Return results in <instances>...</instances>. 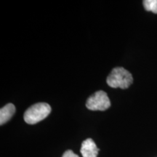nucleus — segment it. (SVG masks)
<instances>
[{
	"instance_id": "1",
	"label": "nucleus",
	"mask_w": 157,
	"mask_h": 157,
	"mask_svg": "<svg viewBox=\"0 0 157 157\" xmlns=\"http://www.w3.org/2000/svg\"><path fill=\"white\" fill-rule=\"evenodd\" d=\"M106 82L113 88L127 89L133 82L132 74L123 67L114 68L107 77Z\"/></svg>"
},
{
	"instance_id": "2",
	"label": "nucleus",
	"mask_w": 157,
	"mask_h": 157,
	"mask_svg": "<svg viewBox=\"0 0 157 157\" xmlns=\"http://www.w3.org/2000/svg\"><path fill=\"white\" fill-rule=\"evenodd\" d=\"M51 112V107L46 103H38L29 108L24 113V120L29 124H35L42 121Z\"/></svg>"
},
{
	"instance_id": "3",
	"label": "nucleus",
	"mask_w": 157,
	"mask_h": 157,
	"mask_svg": "<svg viewBox=\"0 0 157 157\" xmlns=\"http://www.w3.org/2000/svg\"><path fill=\"white\" fill-rule=\"evenodd\" d=\"M86 106L91 111H105L111 106V101L107 94L100 90L88 98Z\"/></svg>"
},
{
	"instance_id": "4",
	"label": "nucleus",
	"mask_w": 157,
	"mask_h": 157,
	"mask_svg": "<svg viewBox=\"0 0 157 157\" xmlns=\"http://www.w3.org/2000/svg\"><path fill=\"white\" fill-rule=\"evenodd\" d=\"M80 152L83 157H97L99 148L93 139L88 138L82 142Z\"/></svg>"
},
{
	"instance_id": "5",
	"label": "nucleus",
	"mask_w": 157,
	"mask_h": 157,
	"mask_svg": "<svg viewBox=\"0 0 157 157\" xmlns=\"http://www.w3.org/2000/svg\"><path fill=\"white\" fill-rule=\"evenodd\" d=\"M15 112V107L13 103H8L0 110V124L7 123Z\"/></svg>"
},
{
	"instance_id": "6",
	"label": "nucleus",
	"mask_w": 157,
	"mask_h": 157,
	"mask_svg": "<svg viewBox=\"0 0 157 157\" xmlns=\"http://www.w3.org/2000/svg\"><path fill=\"white\" fill-rule=\"evenodd\" d=\"M143 4L146 10L157 14V0H144Z\"/></svg>"
},
{
	"instance_id": "7",
	"label": "nucleus",
	"mask_w": 157,
	"mask_h": 157,
	"mask_svg": "<svg viewBox=\"0 0 157 157\" xmlns=\"http://www.w3.org/2000/svg\"><path fill=\"white\" fill-rule=\"evenodd\" d=\"M62 157H79L77 154L74 153L71 150H68L63 154Z\"/></svg>"
}]
</instances>
